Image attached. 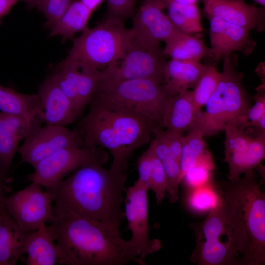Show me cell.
Returning a JSON list of instances; mask_svg holds the SVG:
<instances>
[{
  "instance_id": "obj_1",
  "label": "cell",
  "mask_w": 265,
  "mask_h": 265,
  "mask_svg": "<svg viewBox=\"0 0 265 265\" xmlns=\"http://www.w3.org/2000/svg\"><path fill=\"white\" fill-rule=\"evenodd\" d=\"M103 163L94 160L45 189L54 204L53 214L72 212L119 231L125 218L122 204L127 176L125 172L105 168Z\"/></svg>"
},
{
  "instance_id": "obj_2",
  "label": "cell",
  "mask_w": 265,
  "mask_h": 265,
  "mask_svg": "<svg viewBox=\"0 0 265 265\" xmlns=\"http://www.w3.org/2000/svg\"><path fill=\"white\" fill-rule=\"evenodd\" d=\"M48 226L56 243L57 264L125 265L137 260L119 231L70 212L53 214Z\"/></svg>"
},
{
  "instance_id": "obj_3",
  "label": "cell",
  "mask_w": 265,
  "mask_h": 265,
  "mask_svg": "<svg viewBox=\"0 0 265 265\" xmlns=\"http://www.w3.org/2000/svg\"><path fill=\"white\" fill-rule=\"evenodd\" d=\"M88 113L76 128L84 146L107 150L111 168L125 172L132 153L148 143L154 128L141 118L92 98Z\"/></svg>"
},
{
  "instance_id": "obj_4",
  "label": "cell",
  "mask_w": 265,
  "mask_h": 265,
  "mask_svg": "<svg viewBox=\"0 0 265 265\" xmlns=\"http://www.w3.org/2000/svg\"><path fill=\"white\" fill-rule=\"evenodd\" d=\"M220 191L217 204L206 218L188 225L195 239L190 260L199 265H243L250 240L234 209Z\"/></svg>"
},
{
  "instance_id": "obj_5",
  "label": "cell",
  "mask_w": 265,
  "mask_h": 265,
  "mask_svg": "<svg viewBox=\"0 0 265 265\" xmlns=\"http://www.w3.org/2000/svg\"><path fill=\"white\" fill-rule=\"evenodd\" d=\"M253 170L235 180L217 185L225 201L234 209L250 242L243 265L265 263V194Z\"/></svg>"
},
{
  "instance_id": "obj_6",
  "label": "cell",
  "mask_w": 265,
  "mask_h": 265,
  "mask_svg": "<svg viewBox=\"0 0 265 265\" xmlns=\"http://www.w3.org/2000/svg\"><path fill=\"white\" fill-rule=\"evenodd\" d=\"M172 96L164 84L151 80L113 81L100 79L92 98L141 118L155 130L163 128L164 112Z\"/></svg>"
},
{
  "instance_id": "obj_7",
  "label": "cell",
  "mask_w": 265,
  "mask_h": 265,
  "mask_svg": "<svg viewBox=\"0 0 265 265\" xmlns=\"http://www.w3.org/2000/svg\"><path fill=\"white\" fill-rule=\"evenodd\" d=\"M73 39L68 55L59 66L74 64L102 71L118 61L133 37L125 21L107 17Z\"/></svg>"
},
{
  "instance_id": "obj_8",
  "label": "cell",
  "mask_w": 265,
  "mask_h": 265,
  "mask_svg": "<svg viewBox=\"0 0 265 265\" xmlns=\"http://www.w3.org/2000/svg\"><path fill=\"white\" fill-rule=\"evenodd\" d=\"M238 57L232 53L223 60L219 83L192 128L200 129L204 135H215L227 126L234 125L250 107V97L243 86V74L238 70Z\"/></svg>"
},
{
  "instance_id": "obj_9",
  "label": "cell",
  "mask_w": 265,
  "mask_h": 265,
  "mask_svg": "<svg viewBox=\"0 0 265 265\" xmlns=\"http://www.w3.org/2000/svg\"><path fill=\"white\" fill-rule=\"evenodd\" d=\"M165 56L160 44L133 35L121 58L100 71V79L113 81L146 79L165 84Z\"/></svg>"
},
{
  "instance_id": "obj_10",
  "label": "cell",
  "mask_w": 265,
  "mask_h": 265,
  "mask_svg": "<svg viewBox=\"0 0 265 265\" xmlns=\"http://www.w3.org/2000/svg\"><path fill=\"white\" fill-rule=\"evenodd\" d=\"M148 187L138 181L125 188V215L132 237L126 241L131 254L140 265H147L146 257L159 251L162 247L160 240L149 238L151 227L148 222Z\"/></svg>"
},
{
  "instance_id": "obj_11",
  "label": "cell",
  "mask_w": 265,
  "mask_h": 265,
  "mask_svg": "<svg viewBox=\"0 0 265 265\" xmlns=\"http://www.w3.org/2000/svg\"><path fill=\"white\" fill-rule=\"evenodd\" d=\"M52 198L40 184L31 182L24 189L6 197L4 205L21 229L29 232L53 219Z\"/></svg>"
},
{
  "instance_id": "obj_12",
  "label": "cell",
  "mask_w": 265,
  "mask_h": 265,
  "mask_svg": "<svg viewBox=\"0 0 265 265\" xmlns=\"http://www.w3.org/2000/svg\"><path fill=\"white\" fill-rule=\"evenodd\" d=\"M84 146L76 129L70 130L65 126L46 125L33 129L19 147L21 162L34 167L37 163L56 152L66 148Z\"/></svg>"
},
{
  "instance_id": "obj_13",
  "label": "cell",
  "mask_w": 265,
  "mask_h": 265,
  "mask_svg": "<svg viewBox=\"0 0 265 265\" xmlns=\"http://www.w3.org/2000/svg\"><path fill=\"white\" fill-rule=\"evenodd\" d=\"M96 149L83 146L60 150L37 163L27 179L45 189L54 187L78 168L96 160L104 162Z\"/></svg>"
},
{
  "instance_id": "obj_14",
  "label": "cell",
  "mask_w": 265,
  "mask_h": 265,
  "mask_svg": "<svg viewBox=\"0 0 265 265\" xmlns=\"http://www.w3.org/2000/svg\"><path fill=\"white\" fill-rule=\"evenodd\" d=\"M165 8L163 0H144L133 15L131 29L134 36L160 44L181 31L163 13Z\"/></svg>"
},
{
  "instance_id": "obj_15",
  "label": "cell",
  "mask_w": 265,
  "mask_h": 265,
  "mask_svg": "<svg viewBox=\"0 0 265 265\" xmlns=\"http://www.w3.org/2000/svg\"><path fill=\"white\" fill-rule=\"evenodd\" d=\"M208 18L210 24L211 57L218 61L234 52H239L245 56L252 53L257 43L250 37L249 30L217 17Z\"/></svg>"
},
{
  "instance_id": "obj_16",
  "label": "cell",
  "mask_w": 265,
  "mask_h": 265,
  "mask_svg": "<svg viewBox=\"0 0 265 265\" xmlns=\"http://www.w3.org/2000/svg\"><path fill=\"white\" fill-rule=\"evenodd\" d=\"M208 17H217L249 30L264 31L265 9L246 3L244 0H204Z\"/></svg>"
},
{
  "instance_id": "obj_17",
  "label": "cell",
  "mask_w": 265,
  "mask_h": 265,
  "mask_svg": "<svg viewBox=\"0 0 265 265\" xmlns=\"http://www.w3.org/2000/svg\"><path fill=\"white\" fill-rule=\"evenodd\" d=\"M38 125L21 116L0 112V175L6 184L10 182L9 172L19 143Z\"/></svg>"
},
{
  "instance_id": "obj_18",
  "label": "cell",
  "mask_w": 265,
  "mask_h": 265,
  "mask_svg": "<svg viewBox=\"0 0 265 265\" xmlns=\"http://www.w3.org/2000/svg\"><path fill=\"white\" fill-rule=\"evenodd\" d=\"M38 96L42 108V121L46 125L65 126L79 116L74 106L59 87L53 74L40 85Z\"/></svg>"
},
{
  "instance_id": "obj_19",
  "label": "cell",
  "mask_w": 265,
  "mask_h": 265,
  "mask_svg": "<svg viewBox=\"0 0 265 265\" xmlns=\"http://www.w3.org/2000/svg\"><path fill=\"white\" fill-rule=\"evenodd\" d=\"M198 116L192 91L183 90L170 98L164 112L162 127L166 130L183 133L193 127Z\"/></svg>"
},
{
  "instance_id": "obj_20",
  "label": "cell",
  "mask_w": 265,
  "mask_h": 265,
  "mask_svg": "<svg viewBox=\"0 0 265 265\" xmlns=\"http://www.w3.org/2000/svg\"><path fill=\"white\" fill-rule=\"evenodd\" d=\"M225 161L228 163L229 172L228 180H235L242 174L251 171L247 149L251 137L243 130L230 125L225 129Z\"/></svg>"
},
{
  "instance_id": "obj_21",
  "label": "cell",
  "mask_w": 265,
  "mask_h": 265,
  "mask_svg": "<svg viewBox=\"0 0 265 265\" xmlns=\"http://www.w3.org/2000/svg\"><path fill=\"white\" fill-rule=\"evenodd\" d=\"M24 253L26 254L24 259L26 265H54L57 263L56 243L46 223L36 230L26 233Z\"/></svg>"
},
{
  "instance_id": "obj_22",
  "label": "cell",
  "mask_w": 265,
  "mask_h": 265,
  "mask_svg": "<svg viewBox=\"0 0 265 265\" xmlns=\"http://www.w3.org/2000/svg\"><path fill=\"white\" fill-rule=\"evenodd\" d=\"M26 233L6 209L0 212V265H15L23 259Z\"/></svg>"
},
{
  "instance_id": "obj_23",
  "label": "cell",
  "mask_w": 265,
  "mask_h": 265,
  "mask_svg": "<svg viewBox=\"0 0 265 265\" xmlns=\"http://www.w3.org/2000/svg\"><path fill=\"white\" fill-rule=\"evenodd\" d=\"M0 111L21 116L31 124L42 121L43 111L37 94H23L1 85Z\"/></svg>"
},
{
  "instance_id": "obj_24",
  "label": "cell",
  "mask_w": 265,
  "mask_h": 265,
  "mask_svg": "<svg viewBox=\"0 0 265 265\" xmlns=\"http://www.w3.org/2000/svg\"><path fill=\"white\" fill-rule=\"evenodd\" d=\"M207 65L200 61L171 59L165 67L166 90L173 96L183 90L194 88Z\"/></svg>"
},
{
  "instance_id": "obj_25",
  "label": "cell",
  "mask_w": 265,
  "mask_h": 265,
  "mask_svg": "<svg viewBox=\"0 0 265 265\" xmlns=\"http://www.w3.org/2000/svg\"><path fill=\"white\" fill-rule=\"evenodd\" d=\"M163 52L172 59L200 61L210 56L211 48L208 47L199 37L180 31L164 42Z\"/></svg>"
},
{
  "instance_id": "obj_26",
  "label": "cell",
  "mask_w": 265,
  "mask_h": 265,
  "mask_svg": "<svg viewBox=\"0 0 265 265\" xmlns=\"http://www.w3.org/2000/svg\"><path fill=\"white\" fill-rule=\"evenodd\" d=\"M92 12L80 0L72 1L57 22L51 28L49 36H61L63 40L74 39L75 35L88 27Z\"/></svg>"
},
{
  "instance_id": "obj_27",
  "label": "cell",
  "mask_w": 265,
  "mask_h": 265,
  "mask_svg": "<svg viewBox=\"0 0 265 265\" xmlns=\"http://www.w3.org/2000/svg\"><path fill=\"white\" fill-rule=\"evenodd\" d=\"M164 2L168 17L180 31L189 34L199 33L203 31L201 14L196 3Z\"/></svg>"
},
{
  "instance_id": "obj_28",
  "label": "cell",
  "mask_w": 265,
  "mask_h": 265,
  "mask_svg": "<svg viewBox=\"0 0 265 265\" xmlns=\"http://www.w3.org/2000/svg\"><path fill=\"white\" fill-rule=\"evenodd\" d=\"M186 204L191 211L196 213L209 212L217 203L220 191L214 182L187 190Z\"/></svg>"
},
{
  "instance_id": "obj_29",
  "label": "cell",
  "mask_w": 265,
  "mask_h": 265,
  "mask_svg": "<svg viewBox=\"0 0 265 265\" xmlns=\"http://www.w3.org/2000/svg\"><path fill=\"white\" fill-rule=\"evenodd\" d=\"M221 73L213 66L207 64L192 91L194 106L198 115L216 89Z\"/></svg>"
},
{
  "instance_id": "obj_30",
  "label": "cell",
  "mask_w": 265,
  "mask_h": 265,
  "mask_svg": "<svg viewBox=\"0 0 265 265\" xmlns=\"http://www.w3.org/2000/svg\"><path fill=\"white\" fill-rule=\"evenodd\" d=\"M79 68L74 64L59 66L58 70L53 74L57 83L66 97L71 102L79 115L78 85Z\"/></svg>"
},
{
  "instance_id": "obj_31",
  "label": "cell",
  "mask_w": 265,
  "mask_h": 265,
  "mask_svg": "<svg viewBox=\"0 0 265 265\" xmlns=\"http://www.w3.org/2000/svg\"><path fill=\"white\" fill-rule=\"evenodd\" d=\"M79 68L77 94L79 111L80 114L95 93L100 80V71L85 67Z\"/></svg>"
},
{
  "instance_id": "obj_32",
  "label": "cell",
  "mask_w": 265,
  "mask_h": 265,
  "mask_svg": "<svg viewBox=\"0 0 265 265\" xmlns=\"http://www.w3.org/2000/svg\"><path fill=\"white\" fill-rule=\"evenodd\" d=\"M148 187L154 192L157 203L161 204L166 194V177L162 163L154 154L153 149Z\"/></svg>"
},
{
  "instance_id": "obj_33",
  "label": "cell",
  "mask_w": 265,
  "mask_h": 265,
  "mask_svg": "<svg viewBox=\"0 0 265 265\" xmlns=\"http://www.w3.org/2000/svg\"><path fill=\"white\" fill-rule=\"evenodd\" d=\"M166 177V193L170 203L174 204L179 199V186L181 183L179 162L173 157L162 161Z\"/></svg>"
},
{
  "instance_id": "obj_34",
  "label": "cell",
  "mask_w": 265,
  "mask_h": 265,
  "mask_svg": "<svg viewBox=\"0 0 265 265\" xmlns=\"http://www.w3.org/2000/svg\"><path fill=\"white\" fill-rule=\"evenodd\" d=\"M254 99L255 104L238 119L234 126L243 130L251 126L254 127L259 119L265 114V92L258 93Z\"/></svg>"
},
{
  "instance_id": "obj_35",
  "label": "cell",
  "mask_w": 265,
  "mask_h": 265,
  "mask_svg": "<svg viewBox=\"0 0 265 265\" xmlns=\"http://www.w3.org/2000/svg\"><path fill=\"white\" fill-rule=\"evenodd\" d=\"M213 170L201 163L196 162L183 178L187 190L207 185L212 182Z\"/></svg>"
},
{
  "instance_id": "obj_36",
  "label": "cell",
  "mask_w": 265,
  "mask_h": 265,
  "mask_svg": "<svg viewBox=\"0 0 265 265\" xmlns=\"http://www.w3.org/2000/svg\"><path fill=\"white\" fill-rule=\"evenodd\" d=\"M72 0H41L37 8L47 19V26L51 28L66 11Z\"/></svg>"
},
{
  "instance_id": "obj_37",
  "label": "cell",
  "mask_w": 265,
  "mask_h": 265,
  "mask_svg": "<svg viewBox=\"0 0 265 265\" xmlns=\"http://www.w3.org/2000/svg\"><path fill=\"white\" fill-rule=\"evenodd\" d=\"M136 0H107V16L125 21L133 15Z\"/></svg>"
},
{
  "instance_id": "obj_38",
  "label": "cell",
  "mask_w": 265,
  "mask_h": 265,
  "mask_svg": "<svg viewBox=\"0 0 265 265\" xmlns=\"http://www.w3.org/2000/svg\"><path fill=\"white\" fill-rule=\"evenodd\" d=\"M247 155L252 170L258 167L265 158V133H259L255 137H251Z\"/></svg>"
},
{
  "instance_id": "obj_39",
  "label": "cell",
  "mask_w": 265,
  "mask_h": 265,
  "mask_svg": "<svg viewBox=\"0 0 265 265\" xmlns=\"http://www.w3.org/2000/svg\"><path fill=\"white\" fill-rule=\"evenodd\" d=\"M152 153L153 147L150 143L147 149L139 158L136 163L138 172L137 181L148 187L151 171Z\"/></svg>"
},
{
  "instance_id": "obj_40",
  "label": "cell",
  "mask_w": 265,
  "mask_h": 265,
  "mask_svg": "<svg viewBox=\"0 0 265 265\" xmlns=\"http://www.w3.org/2000/svg\"><path fill=\"white\" fill-rule=\"evenodd\" d=\"M204 135L201 130L193 128L189 131L186 136H183V140L192 150L197 158L207 149L203 137Z\"/></svg>"
},
{
  "instance_id": "obj_41",
  "label": "cell",
  "mask_w": 265,
  "mask_h": 265,
  "mask_svg": "<svg viewBox=\"0 0 265 265\" xmlns=\"http://www.w3.org/2000/svg\"><path fill=\"white\" fill-rule=\"evenodd\" d=\"M163 136L170 150L172 157L180 163L182 148L183 133L168 130H162Z\"/></svg>"
},
{
  "instance_id": "obj_42",
  "label": "cell",
  "mask_w": 265,
  "mask_h": 265,
  "mask_svg": "<svg viewBox=\"0 0 265 265\" xmlns=\"http://www.w3.org/2000/svg\"><path fill=\"white\" fill-rule=\"evenodd\" d=\"M197 159V156L183 140L182 137V148L180 159L181 181L188 171L195 165Z\"/></svg>"
},
{
  "instance_id": "obj_43",
  "label": "cell",
  "mask_w": 265,
  "mask_h": 265,
  "mask_svg": "<svg viewBox=\"0 0 265 265\" xmlns=\"http://www.w3.org/2000/svg\"><path fill=\"white\" fill-rule=\"evenodd\" d=\"M18 0H0V20L6 15Z\"/></svg>"
},
{
  "instance_id": "obj_44",
  "label": "cell",
  "mask_w": 265,
  "mask_h": 265,
  "mask_svg": "<svg viewBox=\"0 0 265 265\" xmlns=\"http://www.w3.org/2000/svg\"><path fill=\"white\" fill-rule=\"evenodd\" d=\"M11 188L3 181L0 175V212L6 209L4 200L6 197L5 192H9Z\"/></svg>"
},
{
  "instance_id": "obj_45",
  "label": "cell",
  "mask_w": 265,
  "mask_h": 265,
  "mask_svg": "<svg viewBox=\"0 0 265 265\" xmlns=\"http://www.w3.org/2000/svg\"><path fill=\"white\" fill-rule=\"evenodd\" d=\"M92 12L104 0H80Z\"/></svg>"
},
{
  "instance_id": "obj_46",
  "label": "cell",
  "mask_w": 265,
  "mask_h": 265,
  "mask_svg": "<svg viewBox=\"0 0 265 265\" xmlns=\"http://www.w3.org/2000/svg\"><path fill=\"white\" fill-rule=\"evenodd\" d=\"M254 127L259 130L260 133H265V114L259 119Z\"/></svg>"
},
{
  "instance_id": "obj_47",
  "label": "cell",
  "mask_w": 265,
  "mask_h": 265,
  "mask_svg": "<svg viewBox=\"0 0 265 265\" xmlns=\"http://www.w3.org/2000/svg\"><path fill=\"white\" fill-rule=\"evenodd\" d=\"M164 2H174L180 3L190 4L196 3L199 0H163Z\"/></svg>"
},
{
  "instance_id": "obj_48",
  "label": "cell",
  "mask_w": 265,
  "mask_h": 265,
  "mask_svg": "<svg viewBox=\"0 0 265 265\" xmlns=\"http://www.w3.org/2000/svg\"><path fill=\"white\" fill-rule=\"evenodd\" d=\"M25 2L30 8L37 7L41 0H19Z\"/></svg>"
},
{
  "instance_id": "obj_49",
  "label": "cell",
  "mask_w": 265,
  "mask_h": 265,
  "mask_svg": "<svg viewBox=\"0 0 265 265\" xmlns=\"http://www.w3.org/2000/svg\"><path fill=\"white\" fill-rule=\"evenodd\" d=\"M257 3H259L260 4L262 5L263 6H265V0H254Z\"/></svg>"
}]
</instances>
